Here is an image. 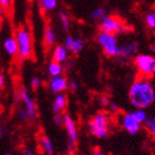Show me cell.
<instances>
[{
    "mask_svg": "<svg viewBox=\"0 0 155 155\" xmlns=\"http://www.w3.org/2000/svg\"><path fill=\"white\" fill-rule=\"evenodd\" d=\"M19 99L23 104V109L27 111V113L29 115V120H35L37 117V104L32 97L30 95L29 91L27 90V87H21L19 91Z\"/></svg>",
    "mask_w": 155,
    "mask_h": 155,
    "instance_id": "52a82bcc",
    "label": "cell"
},
{
    "mask_svg": "<svg viewBox=\"0 0 155 155\" xmlns=\"http://www.w3.org/2000/svg\"><path fill=\"white\" fill-rule=\"evenodd\" d=\"M121 125L131 135H135L141 129V123L133 116L131 112L123 114L121 117Z\"/></svg>",
    "mask_w": 155,
    "mask_h": 155,
    "instance_id": "ba28073f",
    "label": "cell"
},
{
    "mask_svg": "<svg viewBox=\"0 0 155 155\" xmlns=\"http://www.w3.org/2000/svg\"><path fill=\"white\" fill-rule=\"evenodd\" d=\"M12 5V0H0V7L2 9H8Z\"/></svg>",
    "mask_w": 155,
    "mask_h": 155,
    "instance_id": "f546056e",
    "label": "cell"
},
{
    "mask_svg": "<svg viewBox=\"0 0 155 155\" xmlns=\"http://www.w3.org/2000/svg\"><path fill=\"white\" fill-rule=\"evenodd\" d=\"M109 103H110V101H109V97H107L102 95V97H100V104L102 105V107H107Z\"/></svg>",
    "mask_w": 155,
    "mask_h": 155,
    "instance_id": "4dcf8cb0",
    "label": "cell"
},
{
    "mask_svg": "<svg viewBox=\"0 0 155 155\" xmlns=\"http://www.w3.org/2000/svg\"><path fill=\"white\" fill-rule=\"evenodd\" d=\"M30 85L32 87L33 90H37L39 87H41V79L39 77H33L30 81Z\"/></svg>",
    "mask_w": 155,
    "mask_h": 155,
    "instance_id": "d4e9b609",
    "label": "cell"
},
{
    "mask_svg": "<svg viewBox=\"0 0 155 155\" xmlns=\"http://www.w3.org/2000/svg\"><path fill=\"white\" fill-rule=\"evenodd\" d=\"M7 155H15V154H11V153H10V154H7Z\"/></svg>",
    "mask_w": 155,
    "mask_h": 155,
    "instance_id": "ab89813d",
    "label": "cell"
},
{
    "mask_svg": "<svg viewBox=\"0 0 155 155\" xmlns=\"http://www.w3.org/2000/svg\"><path fill=\"white\" fill-rule=\"evenodd\" d=\"M3 134H5V131H3V129L2 127H0V139L3 136Z\"/></svg>",
    "mask_w": 155,
    "mask_h": 155,
    "instance_id": "8d00e7d4",
    "label": "cell"
},
{
    "mask_svg": "<svg viewBox=\"0 0 155 155\" xmlns=\"http://www.w3.org/2000/svg\"><path fill=\"white\" fill-rule=\"evenodd\" d=\"M140 45L137 42L133 41L129 42V43H125L121 47V52H120V55L117 57V61L119 63H125L132 58L133 55L136 54V52L139 51Z\"/></svg>",
    "mask_w": 155,
    "mask_h": 155,
    "instance_id": "9c48e42d",
    "label": "cell"
},
{
    "mask_svg": "<svg viewBox=\"0 0 155 155\" xmlns=\"http://www.w3.org/2000/svg\"><path fill=\"white\" fill-rule=\"evenodd\" d=\"M53 122H54V124H57V125H62V124H63V115H62L61 113L54 114V115H53Z\"/></svg>",
    "mask_w": 155,
    "mask_h": 155,
    "instance_id": "f1b7e54d",
    "label": "cell"
},
{
    "mask_svg": "<svg viewBox=\"0 0 155 155\" xmlns=\"http://www.w3.org/2000/svg\"><path fill=\"white\" fill-rule=\"evenodd\" d=\"M57 37H55V32L53 28L50 26H47L43 31V42L47 47H51L55 43Z\"/></svg>",
    "mask_w": 155,
    "mask_h": 155,
    "instance_id": "2e32d148",
    "label": "cell"
},
{
    "mask_svg": "<svg viewBox=\"0 0 155 155\" xmlns=\"http://www.w3.org/2000/svg\"><path fill=\"white\" fill-rule=\"evenodd\" d=\"M143 124H144V127H145L146 131H147L151 135L155 137V116H153V117H147L146 121L143 123Z\"/></svg>",
    "mask_w": 155,
    "mask_h": 155,
    "instance_id": "44dd1931",
    "label": "cell"
},
{
    "mask_svg": "<svg viewBox=\"0 0 155 155\" xmlns=\"http://www.w3.org/2000/svg\"><path fill=\"white\" fill-rule=\"evenodd\" d=\"M92 155H107L105 153L102 151V150H100V149H94V151H93V154Z\"/></svg>",
    "mask_w": 155,
    "mask_h": 155,
    "instance_id": "d590c367",
    "label": "cell"
},
{
    "mask_svg": "<svg viewBox=\"0 0 155 155\" xmlns=\"http://www.w3.org/2000/svg\"><path fill=\"white\" fill-rule=\"evenodd\" d=\"M73 41H74V38L71 36H68L67 38L64 39V47L67 48V50H70L71 51V49H72V45H73Z\"/></svg>",
    "mask_w": 155,
    "mask_h": 155,
    "instance_id": "4316f807",
    "label": "cell"
},
{
    "mask_svg": "<svg viewBox=\"0 0 155 155\" xmlns=\"http://www.w3.org/2000/svg\"><path fill=\"white\" fill-rule=\"evenodd\" d=\"M18 119H19L21 122H26V121L29 120V115H28V113H27V111L25 110V109H20V110L18 111Z\"/></svg>",
    "mask_w": 155,
    "mask_h": 155,
    "instance_id": "484cf974",
    "label": "cell"
},
{
    "mask_svg": "<svg viewBox=\"0 0 155 155\" xmlns=\"http://www.w3.org/2000/svg\"><path fill=\"white\" fill-rule=\"evenodd\" d=\"M123 22L119 18L113 16H105L102 17L99 20V29L100 32H107V33H112V35H116V33L123 31Z\"/></svg>",
    "mask_w": 155,
    "mask_h": 155,
    "instance_id": "8992f818",
    "label": "cell"
},
{
    "mask_svg": "<svg viewBox=\"0 0 155 155\" xmlns=\"http://www.w3.org/2000/svg\"><path fill=\"white\" fill-rule=\"evenodd\" d=\"M97 42L103 50L104 54L109 58H117L121 52V45H119L115 35L107 32H100L97 36Z\"/></svg>",
    "mask_w": 155,
    "mask_h": 155,
    "instance_id": "3957f363",
    "label": "cell"
},
{
    "mask_svg": "<svg viewBox=\"0 0 155 155\" xmlns=\"http://www.w3.org/2000/svg\"><path fill=\"white\" fill-rule=\"evenodd\" d=\"M68 87L72 92H77L78 89H79V84H78V82L75 80H70L68 82Z\"/></svg>",
    "mask_w": 155,
    "mask_h": 155,
    "instance_id": "83f0119b",
    "label": "cell"
},
{
    "mask_svg": "<svg viewBox=\"0 0 155 155\" xmlns=\"http://www.w3.org/2000/svg\"><path fill=\"white\" fill-rule=\"evenodd\" d=\"M89 131L97 139H105L110 134L109 116L105 113H97L89 122Z\"/></svg>",
    "mask_w": 155,
    "mask_h": 155,
    "instance_id": "277c9868",
    "label": "cell"
},
{
    "mask_svg": "<svg viewBox=\"0 0 155 155\" xmlns=\"http://www.w3.org/2000/svg\"><path fill=\"white\" fill-rule=\"evenodd\" d=\"M75 144H73L72 142H70V141H68V144H67V147H68V151H69V153H73L75 151Z\"/></svg>",
    "mask_w": 155,
    "mask_h": 155,
    "instance_id": "d6a6232c",
    "label": "cell"
},
{
    "mask_svg": "<svg viewBox=\"0 0 155 155\" xmlns=\"http://www.w3.org/2000/svg\"><path fill=\"white\" fill-rule=\"evenodd\" d=\"M17 45H18V57L21 60H27L32 57L33 45L31 32L27 27H19L15 33Z\"/></svg>",
    "mask_w": 155,
    "mask_h": 155,
    "instance_id": "7a4b0ae2",
    "label": "cell"
},
{
    "mask_svg": "<svg viewBox=\"0 0 155 155\" xmlns=\"http://www.w3.org/2000/svg\"><path fill=\"white\" fill-rule=\"evenodd\" d=\"M84 48V40L82 38H77L74 39V41H73V45H72V49L71 51L74 53V54H78V53H80Z\"/></svg>",
    "mask_w": 155,
    "mask_h": 155,
    "instance_id": "7402d4cb",
    "label": "cell"
},
{
    "mask_svg": "<svg viewBox=\"0 0 155 155\" xmlns=\"http://www.w3.org/2000/svg\"><path fill=\"white\" fill-rule=\"evenodd\" d=\"M22 155H37L36 153L33 152L32 150H30V149H26L25 151H23Z\"/></svg>",
    "mask_w": 155,
    "mask_h": 155,
    "instance_id": "e575fe53",
    "label": "cell"
},
{
    "mask_svg": "<svg viewBox=\"0 0 155 155\" xmlns=\"http://www.w3.org/2000/svg\"><path fill=\"white\" fill-rule=\"evenodd\" d=\"M151 50H152V51L155 53V42H154V43H153L152 45H151Z\"/></svg>",
    "mask_w": 155,
    "mask_h": 155,
    "instance_id": "74e56055",
    "label": "cell"
},
{
    "mask_svg": "<svg viewBox=\"0 0 155 155\" xmlns=\"http://www.w3.org/2000/svg\"><path fill=\"white\" fill-rule=\"evenodd\" d=\"M52 59H53V61L62 63V64L68 60V50L64 45H55V48L53 49V53H52Z\"/></svg>",
    "mask_w": 155,
    "mask_h": 155,
    "instance_id": "5bb4252c",
    "label": "cell"
},
{
    "mask_svg": "<svg viewBox=\"0 0 155 155\" xmlns=\"http://www.w3.org/2000/svg\"><path fill=\"white\" fill-rule=\"evenodd\" d=\"M68 105V97L63 93L57 94V97H54V100L52 102V112L54 114L62 113L64 109Z\"/></svg>",
    "mask_w": 155,
    "mask_h": 155,
    "instance_id": "7c38bea8",
    "label": "cell"
},
{
    "mask_svg": "<svg viewBox=\"0 0 155 155\" xmlns=\"http://www.w3.org/2000/svg\"><path fill=\"white\" fill-rule=\"evenodd\" d=\"M0 122H1V113H0Z\"/></svg>",
    "mask_w": 155,
    "mask_h": 155,
    "instance_id": "f35d334b",
    "label": "cell"
},
{
    "mask_svg": "<svg viewBox=\"0 0 155 155\" xmlns=\"http://www.w3.org/2000/svg\"><path fill=\"white\" fill-rule=\"evenodd\" d=\"M58 6V0H39V8L42 11H52Z\"/></svg>",
    "mask_w": 155,
    "mask_h": 155,
    "instance_id": "ac0fdd59",
    "label": "cell"
},
{
    "mask_svg": "<svg viewBox=\"0 0 155 155\" xmlns=\"http://www.w3.org/2000/svg\"><path fill=\"white\" fill-rule=\"evenodd\" d=\"M6 84V79H5V74L2 71H0V90H2Z\"/></svg>",
    "mask_w": 155,
    "mask_h": 155,
    "instance_id": "1f68e13d",
    "label": "cell"
},
{
    "mask_svg": "<svg viewBox=\"0 0 155 155\" xmlns=\"http://www.w3.org/2000/svg\"><path fill=\"white\" fill-rule=\"evenodd\" d=\"M59 19H60V22H61L62 29L64 30L65 32L69 31L71 21H70V17H69L68 13L64 12V11H60V12H59Z\"/></svg>",
    "mask_w": 155,
    "mask_h": 155,
    "instance_id": "d6986e66",
    "label": "cell"
},
{
    "mask_svg": "<svg viewBox=\"0 0 155 155\" xmlns=\"http://www.w3.org/2000/svg\"><path fill=\"white\" fill-rule=\"evenodd\" d=\"M107 107H110L111 111H113V112H116V111H119V105L115 103V102H110Z\"/></svg>",
    "mask_w": 155,
    "mask_h": 155,
    "instance_id": "836d02e7",
    "label": "cell"
},
{
    "mask_svg": "<svg viewBox=\"0 0 155 155\" xmlns=\"http://www.w3.org/2000/svg\"><path fill=\"white\" fill-rule=\"evenodd\" d=\"M131 113L133 114V116H134L141 124L145 122L146 119H147V113H146L145 109H135V110L133 111V112H131Z\"/></svg>",
    "mask_w": 155,
    "mask_h": 155,
    "instance_id": "ffe728a7",
    "label": "cell"
},
{
    "mask_svg": "<svg viewBox=\"0 0 155 155\" xmlns=\"http://www.w3.org/2000/svg\"><path fill=\"white\" fill-rule=\"evenodd\" d=\"M3 50L10 57H16L18 55V45H17L16 38L12 36L7 37L2 42Z\"/></svg>",
    "mask_w": 155,
    "mask_h": 155,
    "instance_id": "4fadbf2b",
    "label": "cell"
},
{
    "mask_svg": "<svg viewBox=\"0 0 155 155\" xmlns=\"http://www.w3.org/2000/svg\"><path fill=\"white\" fill-rule=\"evenodd\" d=\"M107 15V11H105V9L104 8H97L95 10H93L92 11V13H91V18L93 20H100L102 17H104Z\"/></svg>",
    "mask_w": 155,
    "mask_h": 155,
    "instance_id": "cb8c5ba5",
    "label": "cell"
},
{
    "mask_svg": "<svg viewBox=\"0 0 155 155\" xmlns=\"http://www.w3.org/2000/svg\"><path fill=\"white\" fill-rule=\"evenodd\" d=\"M0 47H1V40H0Z\"/></svg>",
    "mask_w": 155,
    "mask_h": 155,
    "instance_id": "60d3db41",
    "label": "cell"
},
{
    "mask_svg": "<svg viewBox=\"0 0 155 155\" xmlns=\"http://www.w3.org/2000/svg\"><path fill=\"white\" fill-rule=\"evenodd\" d=\"M145 25L151 30H155V11H150L145 16Z\"/></svg>",
    "mask_w": 155,
    "mask_h": 155,
    "instance_id": "603a6c76",
    "label": "cell"
},
{
    "mask_svg": "<svg viewBox=\"0 0 155 155\" xmlns=\"http://www.w3.org/2000/svg\"><path fill=\"white\" fill-rule=\"evenodd\" d=\"M49 89L55 94L63 93L68 89V80L63 75H58V77H51L49 80Z\"/></svg>",
    "mask_w": 155,
    "mask_h": 155,
    "instance_id": "8fae6325",
    "label": "cell"
},
{
    "mask_svg": "<svg viewBox=\"0 0 155 155\" xmlns=\"http://www.w3.org/2000/svg\"><path fill=\"white\" fill-rule=\"evenodd\" d=\"M134 64L145 77H152L155 74V57L153 55L136 54L134 57Z\"/></svg>",
    "mask_w": 155,
    "mask_h": 155,
    "instance_id": "5b68a950",
    "label": "cell"
},
{
    "mask_svg": "<svg viewBox=\"0 0 155 155\" xmlns=\"http://www.w3.org/2000/svg\"><path fill=\"white\" fill-rule=\"evenodd\" d=\"M129 100L135 109H146L155 101V90L147 79H137L131 84Z\"/></svg>",
    "mask_w": 155,
    "mask_h": 155,
    "instance_id": "6da1fadb",
    "label": "cell"
},
{
    "mask_svg": "<svg viewBox=\"0 0 155 155\" xmlns=\"http://www.w3.org/2000/svg\"><path fill=\"white\" fill-rule=\"evenodd\" d=\"M64 71V67L62 63H59V62L51 61L48 64V74L50 77H58V75H62Z\"/></svg>",
    "mask_w": 155,
    "mask_h": 155,
    "instance_id": "e0dca14e",
    "label": "cell"
},
{
    "mask_svg": "<svg viewBox=\"0 0 155 155\" xmlns=\"http://www.w3.org/2000/svg\"><path fill=\"white\" fill-rule=\"evenodd\" d=\"M63 125H64L67 134H68V141L77 145L78 141H79V132H78L74 120L72 119L69 114H63Z\"/></svg>",
    "mask_w": 155,
    "mask_h": 155,
    "instance_id": "30bf717a",
    "label": "cell"
},
{
    "mask_svg": "<svg viewBox=\"0 0 155 155\" xmlns=\"http://www.w3.org/2000/svg\"><path fill=\"white\" fill-rule=\"evenodd\" d=\"M40 146L42 149V152L45 155H53L54 153V146L53 143L47 135L40 136Z\"/></svg>",
    "mask_w": 155,
    "mask_h": 155,
    "instance_id": "9a60e30c",
    "label": "cell"
}]
</instances>
